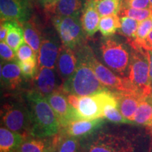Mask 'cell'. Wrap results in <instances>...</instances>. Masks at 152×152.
<instances>
[{
    "mask_svg": "<svg viewBox=\"0 0 152 152\" xmlns=\"http://www.w3.org/2000/svg\"><path fill=\"white\" fill-rule=\"evenodd\" d=\"M34 84L35 91L45 96L60 88L57 85L55 69L46 67L39 68L37 75L35 77Z\"/></svg>",
    "mask_w": 152,
    "mask_h": 152,
    "instance_id": "cell-17",
    "label": "cell"
},
{
    "mask_svg": "<svg viewBox=\"0 0 152 152\" xmlns=\"http://www.w3.org/2000/svg\"><path fill=\"white\" fill-rule=\"evenodd\" d=\"M76 54L77 64L75 71L60 87L62 92L65 94H74L83 96L107 89L99 80L86 60L80 54L77 53Z\"/></svg>",
    "mask_w": 152,
    "mask_h": 152,
    "instance_id": "cell-2",
    "label": "cell"
},
{
    "mask_svg": "<svg viewBox=\"0 0 152 152\" xmlns=\"http://www.w3.org/2000/svg\"><path fill=\"white\" fill-rule=\"evenodd\" d=\"M22 73L17 61H1V81L3 86L14 90L22 82Z\"/></svg>",
    "mask_w": 152,
    "mask_h": 152,
    "instance_id": "cell-18",
    "label": "cell"
},
{
    "mask_svg": "<svg viewBox=\"0 0 152 152\" xmlns=\"http://www.w3.org/2000/svg\"><path fill=\"white\" fill-rule=\"evenodd\" d=\"M147 51L148 58H149V78L151 85L152 87V49H148Z\"/></svg>",
    "mask_w": 152,
    "mask_h": 152,
    "instance_id": "cell-40",
    "label": "cell"
},
{
    "mask_svg": "<svg viewBox=\"0 0 152 152\" xmlns=\"http://www.w3.org/2000/svg\"><path fill=\"white\" fill-rule=\"evenodd\" d=\"M128 79L137 92L149 97L152 87L149 78V64L147 51L141 47H132L129 65Z\"/></svg>",
    "mask_w": 152,
    "mask_h": 152,
    "instance_id": "cell-4",
    "label": "cell"
},
{
    "mask_svg": "<svg viewBox=\"0 0 152 152\" xmlns=\"http://www.w3.org/2000/svg\"><path fill=\"white\" fill-rule=\"evenodd\" d=\"M32 120L31 137L45 138L59 133L61 126L46 96L37 91L26 94Z\"/></svg>",
    "mask_w": 152,
    "mask_h": 152,
    "instance_id": "cell-1",
    "label": "cell"
},
{
    "mask_svg": "<svg viewBox=\"0 0 152 152\" xmlns=\"http://www.w3.org/2000/svg\"><path fill=\"white\" fill-rule=\"evenodd\" d=\"M57 135V134H56ZM55 135L54 152H78L79 139L74 137L64 135Z\"/></svg>",
    "mask_w": 152,
    "mask_h": 152,
    "instance_id": "cell-26",
    "label": "cell"
},
{
    "mask_svg": "<svg viewBox=\"0 0 152 152\" xmlns=\"http://www.w3.org/2000/svg\"><path fill=\"white\" fill-rule=\"evenodd\" d=\"M26 139L27 138L22 134L1 126L0 128V152H14Z\"/></svg>",
    "mask_w": 152,
    "mask_h": 152,
    "instance_id": "cell-20",
    "label": "cell"
},
{
    "mask_svg": "<svg viewBox=\"0 0 152 152\" xmlns=\"http://www.w3.org/2000/svg\"><path fill=\"white\" fill-rule=\"evenodd\" d=\"M139 21L128 16L121 17V27L118 33L128 39L129 42L135 39Z\"/></svg>",
    "mask_w": 152,
    "mask_h": 152,
    "instance_id": "cell-29",
    "label": "cell"
},
{
    "mask_svg": "<svg viewBox=\"0 0 152 152\" xmlns=\"http://www.w3.org/2000/svg\"><path fill=\"white\" fill-rule=\"evenodd\" d=\"M67 100L70 106L74 109L77 110L78 109L80 96L74 94H69L67 95Z\"/></svg>",
    "mask_w": 152,
    "mask_h": 152,
    "instance_id": "cell-37",
    "label": "cell"
},
{
    "mask_svg": "<svg viewBox=\"0 0 152 152\" xmlns=\"http://www.w3.org/2000/svg\"><path fill=\"white\" fill-rule=\"evenodd\" d=\"M77 64V56L73 49L62 45L57 58L56 67L57 71L63 83L74 73Z\"/></svg>",
    "mask_w": 152,
    "mask_h": 152,
    "instance_id": "cell-16",
    "label": "cell"
},
{
    "mask_svg": "<svg viewBox=\"0 0 152 152\" xmlns=\"http://www.w3.org/2000/svg\"><path fill=\"white\" fill-rule=\"evenodd\" d=\"M142 48L148 50V49H152V30L150 32L149 35H147V38L142 44Z\"/></svg>",
    "mask_w": 152,
    "mask_h": 152,
    "instance_id": "cell-39",
    "label": "cell"
},
{
    "mask_svg": "<svg viewBox=\"0 0 152 152\" xmlns=\"http://www.w3.org/2000/svg\"><path fill=\"white\" fill-rule=\"evenodd\" d=\"M104 118L108 121L115 123H132L125 118L119 111L118 104H109L106 105L104 109Z\"/></svg>",
    "mask_w": 152,
    "mask_h": 152,
    "instance_id": "cell-30",
    "label": "cell"
},
{
    "mask_svg": "<svg viewBox=\"0 0 152 152\" xmlns=\"http://www.w3.org/2000/svg\"><path fill=\"white\" fill-rule=\"evenodd\" d=\"M0 55L4 61H16V52L7 44L6 42H0Z\"/></svg>",
    "mask_w": 152,
    "mask_h": 152,
    "instance_id": "cell-34",
    "label": "cell"
},
{
    "mask_svg": "<svg viewBox=\"0 0 152 152\" xmlns=\"http://www.w3.org/2000/svg\"><path fill=\"white\" fill-rule=\"evenodd\" d=\"M100 52L102 59L111 71L124 76L129 68L130 56L124 44L115 37H104L101 42Z\"/></svg>",
    "mask_w": 152,
    "mask_h": 152,
    "instance_id": "cell-6",
    "label": "cell"
},
{
    "mask_svg": "<svg viewBox=\"0 0 152 152\" xmlns=\"http://www.w3.org/2000/svg\"><path fill=\"white\" fill-rule=\"evenodd\" d=\"M121 27V18L118 15H111L102 17L99 30L104 37H111L118 31Z\"/></svg>",
    "mask_w": 152,
    "mask_h": 152,
    "instance_id": "cell-25",
    "label": "cell"
},
{
    "mask_svg": "<svg viewBox=\"0 0 152 152\" xmlns=\"http://www.w3.org/2000/svg\"><path fill=\"white\" fill-rule=\"evenodd\" d=\"M85 2L84 0H59L55 9L56 16H80Z\"/></svg>",
    "mask_w": 152,
    "mask_h": 152,
    "instance_id": "cell-22",
    "label": "cell"
},
{
    "mask_svg": "<svg viewBox=\"0 0 152 152\" xmlns=\"http://www.w3.org/2000/svg\"><path fill=\"white\" fill-rule=\"evenodd\" d=\"M100 19L96 0H86L80 17L82 26L86 36L92 37L98 31Z\"/></svg>",
    "mask_w": 152,
    "mask_h": 152,
    "instance_id": "cell-15",
    "label": "cell"
},
{
    "mask_svg": "<svg viewBox=\"0 0 152 152\" xmlns=\"http://www.w3.org/2000/svg\"><path fill=\"white\" fill-rule=\"evenodd\" d=\"M33 13L31 0H0V16L2 20L23 23L29 20Z\"/></svg>",
    "mask_w": 152,
    "mask_h": 152,
    "instance_id": "cell-10",
    "label": "cell"
},
{
    "mask_svg": "<svg viewBox=\"0 0 152 152\" xmlns=\"http://www.w3.org/2000/svg\"><path fill=\"white\" fill-rule=\"evenodd\" d=\"M120 15L121 16H128L140 22L152 16L151 9H134L123 8L121 9Z\"/></svg>",
    "mask_w": 152,
    "mask_h": 152,
    "instance_id": "cell-31",
    "label": "cell"
},
{
    "mask_svg": "<svg viewBox=\"0 0 152 152\" xmlns=\"http://www.w3.org/2000/svg\"><path fill=\"white\" fill-rule=\"evenodd\" d=\"M38 1H39V4H40L41 5H42L44 7V8H45V7L46 6L47 1H48V0H37Z\"/></svg>",
    "mask_w": 152,
    "mask_h": 152,
    "instance_id": "cell-41",
    "label": "cell"
},
{
    "mask_svg": "<svg viewBox=\"0 0 152 152\" xmlns=\"http://www.w3.org/2000/svg\"><path fill=\"white\" fill-rule=\"evenodd\" d=\"M123 0H96V8L101 18L118 15L122 9Z\"/></svg>",
    "mask_w": 152,
    "mask_h": 152,
    "instance_id": "cell-27",
    "label": "cell"
},
{
    "mask_svg": "<svg viewBox=\"0 0 152 152\" xmlns=\"http://www.w3.org/2000/svg\"><path fill=\"white\" fill-rule=\"evenodd\" d=\"M151 9L152 6L149 0H123L122 9Z\"/></svg>",
    "mask_w": 152,
    "mask_h": 152,
    "instance_id": "cell-35",
    "label": "cell"
},
{
    "mask_svg": "<svg viewBox=\"0 0 152 152\" xmlns=\"http://www.w3.org/2000/svg\"><path fill=\"white\" fill-rule=\"evenodd\" d=\"M55 143L52 140L40 137L27 138L14 152H54Z\"/></svg>",
    "mask_w": 152,
    "mask_h": 152,
    "instance_id": "cell-19",
    "label": "cell"
},
{
    "mask_svg": "<svg viewBox=\"0 0 152 152\" xmlns=\"http://www.w3.org/2000/svg\"><path fill=\"white\" fill-rule=\"evenodd\" d=\"M1 122L6 128L26 138L31 136L32 120L28 104L19 102L5 104L1 109Z\"/></svg>",
    "mask_w": 152,
    "mask_h": 152,
    "instance_id": "cell-7",
    "label": "cell"
},
{
    "mask_svg": "<svg viewBox=\"0 0 152 152\" xmlns=\"http://www.w3.org/2000/svg\"><path fill=\"white\" fill-rule=\"evenodd\" d=\"M113 92L117 99L119 111L125 118L133 123L139 104L142 99L145 97L134 91H115Z\"/></svg>",
    "mask_w": 152,
    "mask_h": 152,
    "instance_id": "cell-12",
    "label": "cell"
},
{
    "mask_svg": "<svg viewBox=\"0 0 152 152\" xmlns=\"http://www.w3.org/2000/svg\"><path fill=\"white\" fill-rule=\"evenodd\" d=\"M150 98L151 99V100H152V92H151V95H150Z\"/></svg>",
    "mask_w": 152,
    "mask_h": 152,
    "instance_id": "cell-42",
    "label": "cell"
},
{
    "mask_svg": "<svg viewBox=\"0 0 152 152\" xmlns=\"http://www.w3.org/2000/svg\"><path fill=\"white\" fill-rule=\"evenodd\" d=\"M17 63L20 68L22 75L25 78H34L37 74V58L26 61H20L17 60Z\"/></svg>",
    "mask_w": 152,
    "mask_h": 152,
    "instance_id": "cell-32",
    "label": "cell"
},
{
    "mask_svg": "<svg viewBox=\"0 0 152 152\" xmlns=\"http://www.w3.org/2000/svg\"><path fill=\"white\" fill-rule=\"evenodd\" d=\"M150 1V2H151V6H152V0H149Z\"/></svg>",
    "mask_w": 152,
    "mask_h": 152,
    "instance_id": "cell-43",
    "label": "cell"
},
{
    "mask_svg": "<svg viewBox=\"0 0 152 152\" xmlns=\"http://www.w3.org/2000/svg\"></svg>",
    "mask_w": 152,
    "mask_h": 152,
    "instance_id": "cell-44",
    "label": "cell"
},
{
    "mask_svg": "<svg viewBox=\"0 0 152 152\" xmlns=\"http://www.w3.org/2000/svg\"><path fill=\"white\" fill-rule=\"evenodd\" d=\"M105 118L92 120H76L63 128L64 134L77 138H82L98 130L106 123Z\"/></svg>",
    "mask_w": 152,
    "mask_h": 152,
    "instance_id": "cell-14",
    "label": "cell"
},
{
    "mask_svg": "<svg viewBox=\"0 0 152 152\" xmlns=\"http://www.w3.org/2000/svg\"><path fill=\"white\" fill-rule=\"evenodd\" d=\"M5 42L16 52L19 47L25 42L21 23L14 20H9V29Z\"/></svg>",
    "mask_w": 152,
    "mask_h": 152,
    "instance_id": "cell-24",
    "label": "cell"
},
{
    "mask_svg": "<svg viewBox=\"0 0 152 152\" xmlns=\"http://www.w3.org/2000/svg\"><path fill=\"white\" fill-rule=\"evenodd\" d=\"M134 123L152 127V100L150 96L141 100L134 114Z\"/></svg>",
    "mask_w": 152,
    "mask_h": 152,
    "instance_id": "cell-23",
    "label": "cell"
},
{
    "mask_svg": "<svg viewBox=\"0 0 152 152\" xmlns=\"http://www.w3.org/2000/svg\"><path fill=\"white\" fill-rule=\"evenodd\" d=\"M61 47L56 38H44L37 54L39 67H46L55 69Z\"/></svg>",
    "mask_w": 152,
    "mask_h": 152,
    "instance_id": "cell-13",
    "label": "cell"
},
{
    "mask_svg": "<svg viewBox=\"0 0 152 152\" xmlns=\"http://www.w3.org/2000/svg\"><path fill=\"white\" fill-rule=\"evenodd\" d=\"M77 54H80L90 64L102 84L110 90L115 91H134L128 77H121L115 75L109 68L99 61L90 47L83 45L77 48Z\"/></svg>",
    "mask_w": 152,
    "mask_h": 152,
    "instance_id": "cell-5",
    "label": "cell"
},
{
    "mask_svg": "<svg viewBox=\"0 0 152 152\" xmlns=\"http://www.w3.org/2000/svg\"><path fill=\"white\" fill-rule=\"evenodd\" d=\"M46 98L56 113L62 128L75 121L76 110L70 106L67 97L60 88L47 95Z\"/></svg>",
    "mask_w": 152,
    "mask_h": 152,
    "instance_id": "cell-11",
    "label": "cell"
},
{
    "mask_svg": "<svg viewBox=\"0 0 152 152\" xmlns=\"http://www.w3.org/2000/svg\"><path fill=\"white\" fill-rule=\"evenodd\" d=\"M152 30V16L139 23L137 30L135 39L130 41L129 43L132 47H141L142 44L147 38L150 32Z\"/></svg>",
    "mask_w": 152,
    "mask_h": 152,
    "instance_id": "cell-28",
    "label": "cell"
},
{
    "mask_svg": "<svg viewBox=\"0 0 152 152\" xmlns=\"http://www.w3.org/2000/svg\"><path fill=\"white\" fill-rule=\"evenodd\" d=\"M22 26L23 29L25 42L32 47L34 52L37 55L42 41L41 32L39 31L37 25L30 19L28 21L23 23Z\"/></svg>",
    "mask_w": 152,
    "mask_h": 152,
    "instance_id": "cell-21",
    "label": "cell"
},
{
    "mask_svg": "<svg viewBox=\"0 0 152 152\" xmlns=\"http://www.w3.org/2000/svg\"><path fill=\"white\" fill-rule=\"evenodd\" d=\"M9 29V20H2L0 26V41L5 42Z\"/></svg>",
    "mask_w": 152,
    "mask_h": 152,
    "instance_id": "cell-36",
    "label": "cell"
},
{
    "mask_svg": "<svg viewBox=\"0 0 152 152\" xmlns=\"http://www.w3.org/2000/svg\"><path fill=\"white\" fill-rule=\"evenodd\" d=\"M109 104H118L115 93L106 89L95 94L80 96L76 120H92L103 118L104 109Z\"/></svg>",
    "mask_w": 152,
    "mask_h": 152,
    "instance_id": "cell-8",
    "label": "cell"
},
{
    "mask_svg": "<svg viewBox=\"0 0 152 152\" xmlns=\"http://www.w3.org/2000/svg\"><path fill=\"white\" fill-rule=\"evenodd\" d=\"M17 58L20 61H26L32 59H37V55L34 52L32 47L26 42L19 47L18 50L16 51Z\"/></svg>",
    "mask_w": 152,
    "mask_h": 152,
    "instance_id": "cell-33",
    "label": "cell"
},
{
    "mask_svg": "<svg viewBox=\"0 0 152 152\" xmlns=\"http://www.w3.org/2000/svg\"><path fill=\"white\" fill-rule=\"evenodd\" d=\"M78 152H136L127 137L99 130L79 140Z\"/></svg>",
    "mask_w": 152,
    "mask_h": 152,
    "instance_id": "cell-3",
    "label": "cell"
},
{
    "mask_svg": "<svg viewBox=\"0 0 152 152\" xmlns=\"http://www.w3.org/2000/svg\"><path fill=\"white\" fill-rule=\"evenodd\" d=\"M53 24L58 32L62 45L74 50L83 45L86 35L80 16H55L53 18Z\"/></svg>",
    "mask_w": 152,
    "mask_h": 152,
    "instance_id": "cell-9",
    "label": "cell"
},
{
    "mask_svg": "<svg viewBox=\"0 0 152 152\" xmlns=\"http://www.w3.org/2000/svg\"><path fill=\"white\" fill-rule=\"evenodd\" d=\"M59 0H48L46 6L45 7V10L47 12H55V9Z\"/></svg>",
    "mask_w": 152,
    "mask_h": 152,
    "instance_id": "cell-38",
    "label": "cell"
}]
</instances>
